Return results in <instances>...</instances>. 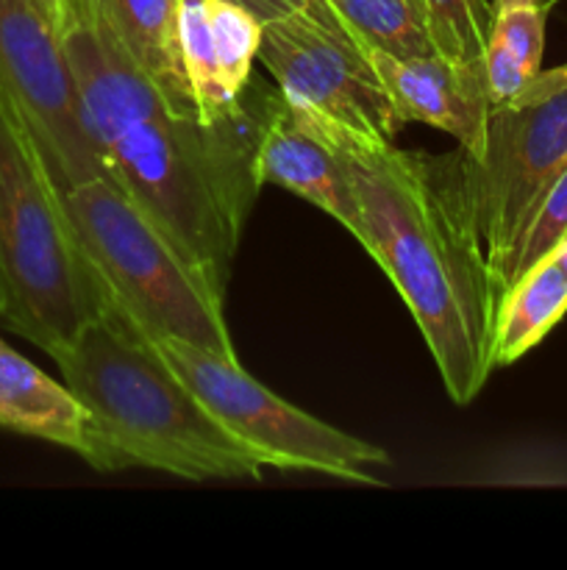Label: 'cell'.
<instances>
[{"mask_svg": "<svg viewBox=\"0 0 567 570\" xmlns=\"http://www.w3.org/2000/svg\"><path fill=\"white\" fill-rule=\"evenodd\" d=\"M61 39L87 131L111 181L226 301L245 220L261 189L256 117L206 122L131 59L94 0H61Z\"/></svg>", "mask_w": 567, "mask_h": 570, "instance_id": "6da1fadb", "label": "cell"}, {"mask_svg": "<svg viewBox=\"0 0 567 570\" xmlns=\"http://www.w3.org/2000/svg\"><path fill=\"white\" fill-rule=\"evenodd\" d=\"M292 111L345 161L356 234L409 306L445 393L476 401L495 371L498 293L484 259L472 198V156H431L372 142L322 117Z\"/></svg>", "mask_w": 567, "mask_h": 570, "instance_id": "7a4b0ae2", "label": "cell"}, {"mask_svg": "<svg viewBox=\"0 0 567 570\" xmlns=\"http://www.w3.org/2000/svg\"><path fill=\"white\" fill-rule=\"evenodd\" d=\"M53 362L122 468H150L189 482L259 479L272 468L195 399L150 340L117 317L89 323Z\"/></svg>", "mask_w": 567, "mask_h": 570, "instance_id": "3957f363", "label": "cell"}, {"mask_svg": "<svg viewBox=\"0 0 567 570\" xmlns=\"http://www.w3.org/2000/svg\"><path fill=\"white\" fill-rule=\"evenodd\" d=\"M115 317L64 189L0 95V321L53 360L89 323Z\"/></svg>", "mask_w": 567, "mask_h": 570, "instance_id": "277c9868", "label": "cell"}, {"mask_svg": "<svg viewBox=\"0 0 567 570\" xmlns=\"http://www.w3.org/2000/svg\"><path fill=\"white\" fill-rule=\"evenodd\" d=\"M64 198L117 321L150 343L176 337L239 360L222 301L109 176L89 178L67 189Z\"/></svg>", "mask_w": 567, "mask_h": 570, "instance_id": "5b68a950", "label": "cell"}, {"mask_svg": "<svg viewBox=\"0 0 567 570\" xmlns=\"http://www.w3.org/2000/svg\"><path fill=\"white\" fill-rule=\"evenodd\" d=\"M565 167L567 65H561L539 70L515 98L493 106L484 150L472 161L478 237L498 298L515 282L523 239Z\"/></svg>", "mask_w": 567, "mask_h": 570, "instance_id": "8992f818", "label": "cell"}, {"mask_svg": "<svg viewBox=\"0 0 567 570\" xmlns=\"http://www.w3.org/2000/svg\"><path fill=\"white\" fill-rule=\"evenodd\" d=\"M156 351L195 399L228 429L270 460L272 471H309L356 484H381L367 473L389 465V454L354 438L256 382L239 360H226L183 340H156Z\"/></svg>", "mask_w": 567, "mask_h": 570, "instance_id": "52a82bcc", "label": "cell"}, {"mask_svg": "<svg viewBox=\"0 0 567 570\" xmlns=\"http://www.w3.org/2000/svg\"><path fill=\"white\" fill-rule=\"evenodd\" d=\"M256 59L276 78L289 109L372 142H395L400 120L370 48L350 33L328 0H309L300 11L265 22Z\"/></svg>", "mask_w": 567, "mask_h": 570, "instance_id": "ba28073f", "label": "cell"}, {"mask_svg": "<svg viewBox=\"0 0 567 570\" xmlns=\"http://www.w3.org/2000/svg\"><path fill=\"white\" fill-rule=\"evenodd\" d=\"M61 0H0V95L61 189L109 176L87 131L59 20Z\"/></svg>", "mask_w": 567, "mask_h": 570, "instance_id": "9c48e42d", "label": "cell"}, {"mask_svg": "<svg viewBox=\"0 0 567 570\" xmlns=\"http://www.w3.org/2000/svg\"><path fill=\"white\" fill-rule=\"evenodd\" d=\"M259 42L261 22L233 0H178V48L206 122L245 111Z\"/></svg>", "mask_w": 567, "mask_h": 570, "instance_id": "30bf717a", "label": "cell"}, {"mask_svg": "<svg viewBox=\"0 0 567 570\" xmlns=\"http://www.w3.org/2000/svg\"><path fill=\"white\" fill-rule=\"evenodd\" d=\"M370 59L400 126L426 122L450 134L472 159L481 156L493 111L484 61L461 65L439 53L395 59L378 50H370Z\"/></svg>", "mask_w": 567, "mask_h": 570, "instance_id": "8fae6325", "label": "cell"}, {"mask_svg": "<svg viewBox=\"0 0 567 570\" xmlns=\"http://www.w3.org/2000/svg\"><path fill=\"white\" fill-rule=\"evenodd\" d=\"M0 429L72 451L100 473L122 471L87 404L6 343H0Z\"/></svg>", "mask_w": 567, "mask_h": 570, "instance_id": "7c38bea8", "label": "cell"}, {"mask_svg": "<svg viewBox=\"0 0 567 570\" xmlns=\"http://www.w3.org/2000/svg\"><path fill=\"white\" fill-rule=\"evenodd\" d=\"M256 176L309 200L356 234V200L342 156L289 111L281 92L270 95L256 117Z\"/></svg>", "mask_w": 567, "mask_h": 570, "instance_id": "4fadbf2b", "label": "cell"}, {"mask_svg": "<svg viewBox=\"0 0 567 570\" xmlns=\"http://www.w3.org/2000/svg\"><path fill=\"white\" fill-rule=\"evenodd\" d=\"M131 59L183 111L198 115L178 48V0H94ZM203 120V117H200Z\"/></svg>", "mask_w": 567, "mask_h": 570, "instance_id": "5bb4252c", "label": "cell"}, {"mask_svg": "<svg viewBox=\"0 0 567 570\" xmlns=\"http://www.w3.org/2000/svg\"><path fill=\"white\" fill-rule=\"evenodd\" d=\"M565 315L567 276L554 259L537 262L500 298L493 343L495 367L511 365L537 348Z\"/></svg>", "mask_w": 567, "mask_h": 570, "instance_id": "9a60e30c", "label": "cell"}, {"mask_svg": "<svg viewBox=\"0 0 567 570\" xmlns=\"http://www.w3.org/2000/svg\"><path fill=\"white\" fill-rule=\"evenodd\" d=\"M361 45L395 59L437 53L422 0H328Z\"/></svg>", "mask_w": 567, "mask_h": 570, "instance_id": "2e32d148", "label": "cell"}, {"mask_svg": "<svg viewBox=\"0 0 567 570\" xmlns=\"http://www.w3.org/2000/svg\"><path fill=\"white\" fill-rule=\"evenodd\" d=\"M434 48L450 61H484L495 20L493 0H422Z\"/></svg>", "mask_w": 567, "mask_h": 570, "instance_id": "e0dca14e", "label": "cell"}, {"mask_svg": "<svg viewBox=\"0 0 567 570\" xmlns=\"http://www.w3.org/2000/svg\"><path fill=\"white\" fill-rule=\"evenodd\" d=\"M550 3L534 6H509V9L495 11L493 37H498L506 48L515 53L523 70L528 76H537L543 70V50H545V20H548Z\"/></svg>", "mask_w": 567, "mask_h": 570, "instance_id": "ac0fdd59", "label": "cell"}, {"mask_svg": "<svg viewBox=\"0 0 567 570\" xmlns=\"http://www.w3.org/2000/svg\"><path fill=\"white\" fill-rule=\"evenodd\" d=\"M565 237H567V167L554 181L550 193L545 195L543 206H539L537 217H534L531 228H528L526 239H523L520 254H517V262H515V282L523 276V273L531 271L537 262L548 259L550 250H554Z\"/></svg>", "mask_w": 567, "mask_h": 570, "instance_id": "d6986e66", "label": "cell"}, {"mask_svg": "<svg viewBox=\"0 0 567 570\" xmlns=\"http://www.w3.org/2000/svg\"><path fill=\"white\" fill-rule=\"evenodd\" d=\"M484 72H487V89L493 106L511 100L528 81H531V76L523 70V65L515 59V53H511L498 37H493V33H489L487 39V50H484Z\"/></svg>", "mask_w": 567, "mask_h": 570, "instance_id": "ffe728a7", "label": "cell"}, {"mask_svg": "<svg viewBox=\"0 0 567 570\" xmlns=\"http://www.w3.org/2000/svg\"><path fill=\"white\" fill-rule=\"evenodd\" d=\"M233 3L248 9L265 26V22L281 20V17L292 14V11H300L309 0H233Z\"/></svg>", "mask_w": 567, "mask_h": 570, "instance_id": "44dd1931", "label": "cell"}, {"mask_svg": "<svg viewBox=\"0 0 567 570\" xmlns=\"http://www.w3.org/2000/svg\"><path fill=\"white\" fill-rule=\"evenodd\" d=\"M548 259H554V265L559 267V271L565 273V276H567V237L561 239V243L556 245L554 250H550V256H548Z\"/></svg>", "mask_w": 567, "mask_h": 570, "instance_id": "7402d4cb", "label": "cell"}, {"mask_svg": "<svg viewBox=\"0 0 567 570\" xmlns=\"http://www.w3.org/2000/svg\"><path fill=\"white\" fill-rule=\"evenodd\" d=\"M495 11L498 9H509V6H534V3H545V0H493Z\"/></svg>", "mask_w": 567, "mask_h": 570, "instance_id": "603a6c76", "label": "cell"}, {"mask_svg": "<svg viewBox=\"0 0 567 570\" xmlns=\"http://www.w3.org/2000/svg\"><path fill=\"white\" fill-rule=\"evenodd\" d=\"M0 343H3V340H0Z\"/></svg>", "mask_w": 567, "mask_h": 570, "instance_id": "cb8c5ba5", "label": "cell"}]
</instances>
